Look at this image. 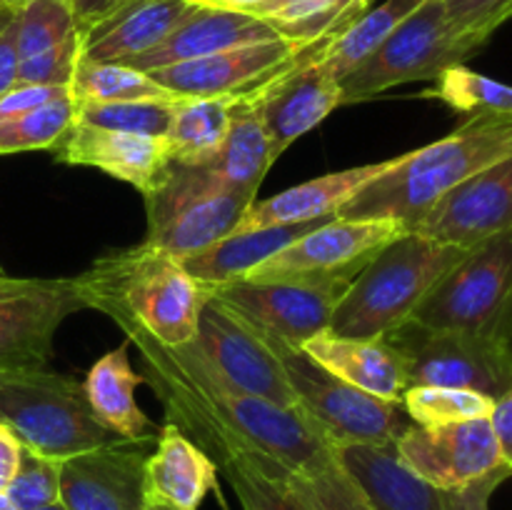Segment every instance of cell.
I'll return each instance as SVG.
<instances>
[{"label":"cell","mask_w":512,"mask_h":510,"mask_svg":"<svg viewBox=\"0 0 512 510\" xmlns=\"http://www.w3.org/2000/svg\"><path fill=\"white\" fill-rule=\"evenodd\" d=\"M143 360L145 383L178 425L215 465L235 453H255L295 473L333 448L300 408H283L233 388L195 343H158L138 328H120Z\"/></svg>","instance_id":"6da1fadb"},{"label":"cell","mask_w":512,"mask_h":510,"mask_svg":"<svg viewBox=\"0 0 512 510\" xmlns=\"http://www.w3.org/2000/svg\"><path fill=\"white\" fill-rule=\"evenodd\" d=\"M75 278L88 308L170 348L193 343L200 313L210 300L208 285L195 280L175 255L145 240L103 255Z\"/></svg>","instance_id":"7a4b0ae2"},{"label":"cell","mask_w":512,"mask_h":510,"mask_svg":"<svg viewBox=\"0 0 512 510\" xmlns=\"http://www.w3.org/2000/svg\"><path fill=\"white\" fill-rule=\"evenodd\" d=\"M510 155L512 115H470L445 138L395 155V163L358 190L338 218H390L410 230L450 190Z\"/></svg>","instance_id":"3957f363"},{"label":"cell","mask_w":512,"mask_h":510,"mask_svg":"<svg viewBox=\"0 0 512 510\" xmlns=\"http://www.w3.org/2000/svg\"><path fill=\"white\" fill-rule=\"evenodd\" d=\"M468 250L408 230L355 275L325 333L360 340L385 338L413 318L425 295Z\"/></svg>","instance_id":"277c9868"},{"label":"cell","mask_w":512,"mask_h":510,"mask_svg":"<svg viewBox=\"0 0 512 510\" xmlns=\"http://www.w3.org/2000/svg\"><path fill=\"white\" fill-rule=\"evenodd\" d=\"M0 423L53 460L120 440L93 415L83 383L48 368H0Z\"/></svg>","instance_id":"5b68a950"},{"label":"cell","mask_w":512,"mask_h":510,"mask_svg":"<svg viewBox=\"0 0 512 510\" xmlns=\"http://www.w3.org/2000/svg\"><path fill=\"white\" fill-rule=\"evenodd\" d=\"M148 238L178 260L200 253L235 233L253 205V195L230 188L210 165L170 160L153 190L143 195Z\"/></svg>","instance_id":"8992f818"},{"label":"cell","mask_w":512,"mask_h":510,"mask_svg":"<svg viewBox=\"0 0 512 510\" xmlns=\"http://www.w3.org/2000/svg\"><path fill=\"white\" fill-rule=\"evenodd\" d=\"M435 330H463L512 348V228L473 245L413 313Z\"/></svg>","instance_id":"52a82bcc"},{"label":"cell","mask_w":512,"mask_h":510,"mask_svg":"<svg viewBox=\"0 0 512 510\" xmlns=\"http://www.w3.org/2000/svg\"><path fill=\"white\" fill-rule=\"evenodd\" d=\"M263 330V328H260ZM285 365L298 408L328 435L330 443H395L405 433L410 418L403 403L383 400L315 363L300 345L263 330Z\"/></svg>","instance_id":"ba28073f"},{"label":"cell","mask_w":512,"mask_h":510,"mask_svg":"<svg viewBox=\"0 0 512 510\" xmlns=\"http://www.w3.org/2000/svg\"><path fill=\"white\" fill-rule=\"evenodd\" d=\"M475 50H480L478 45L450 28L443 0H425L340 80L343 105L375 98L415 80H438L448 68L465 65Z\"/></svg>","instance_id":"9c48e42d"},{"label":"cell","mask_w":512,"mask_h":510,"mask_svg":"<svg viewBox=\"0 0 512 510\" xmlns=\"http://www.w3.org/2000/svg\"><path fill=\"white\" fill-rule=\"evenodd\" d=\"M400 353L410 385L465 388L498 400L512 388V348L463 330H435L415 320L385 335Z\"/></svg>","instance_id":"30bf717a"},{"label":"cell","mask_w":512,"mask_h":510,"mask_svg":"<svg viewBox=\"0 0 512 510\" xmlns=\"http://www.w3.org/2000/svg\"><path fill=\"white\" fill-rule=\"evenodd\" d=\"M408 233L400 220L390 218H330L295 243L285 245L250 280H348L388 243Z\"/></svg>","instance_id":"8fae6325"},{"label":"cell","mask_w":512,"mask_h":510,"mask_svg":"<svg viewBox=\"0 0 512 510\" xmlns=\"http://www.w3.org/2000/svg\"><path fill=\"white\" fill-rule=\"evenodd\" d=\"M88 310L78 278H13L0 273V368H45L55 333Z\"/></svg>","instance_id":"7c38bea8"},{"label":"cell","mask_w":512,"mask_h":510,"mask_svg":"<svg viewBox=\"0 0 512 510\" xmlns=\"http://www.w3.org/2000/svg\"><path fill=\"white\" fill-rule=\"evenodd\" d=\"M333 38L310 43L290 68L258 85L250 93L235 95L258 113L270 140V153L278 160L295 140L323 123L343 105L340 80L330 73L323 53Z\"/></svg>","instance_id":"4fadbf2b"},{"label":"cell","mask_w":512,"mask_h":510,"mask_svg":"<svg viewBox=\"0 0 512 510\" xmlns=\"http://www.w3.org/2000/svg\"><path fill=\"white\" fill-rule=\"evenodd\" d=\"M193 343L233 388L283 408H298L283 360L263 330L213 295L200 313Z\"/></svg>","instance_id":"5bb4252c"},{"label":"cell","mask_w":512,"mask_h":510,"mask_svg":"<svg viewBox=\"0 0 512 510\" xmlns=\"http://www.w3.org/2000/svg\"><path fill=\"white\" fill-rule=\"evenodd\" d=\"M348 280H235L215 285L210 295L258 328L303 345L328 330L335 305L348 290Z\"/></svg>","instance_id":"9a60e30c"},{"label":"cell","mask_w":512,"mask_h":510,"mask_svg":"<svg viewBox=\"0 0 512 510\" xmlns=\"http://www.w3.org/2000/svg\"><path fill=\"white\" fill-rule=\"evenodd\" d=\"M393 445L400 463L438 490L465 488L503 468L490 418L435 428L410 423Z\"/></svg>","instance_id":"2e32d148"},{"label":"cell","mask_w":512,"mask_h":510,"mask_svg":"<svg viewBox=\"0 0 512 510\" xmlns=\"http://www.w3.org/2000/svg\"><path fill=\"white\" fill-rule=\"evenodd\" d=\"M308 45L285 38L265 40V43L220 50L205 58L165 65L150 70L148 75L175 98H233V95L250 93L283 73Z\"/></svg>","instance_id":"e0dca14e"},{"label":"cell","mask_w":512,"mask_h":510,"mask_svg":"<svg viewBox=\"0 0 512 510\" xmlns=\"http://www.w3.org/2000/svg\"><path fill=\"white\" fill-rule=\"evenodd\" d=\"M510 228L512 155L450 190L410 230L440 240V243L473 248Z\"/></svg>","instance_id":"ac0fdd59"},{"label":"cell","mask_w":512,"mask_h":510,"mask_svg":"<svg viewBox=\"0 0 512 510\" xmlns=\"http://www.w3.org/2000/svg\"><path fill=\"white\" fill-rule=\"evenodd\" d=\"M143 443H115L60 460V503L68 510H148Z\"/></svg>","instance_id":"d6986e66"},{"label":"cell","mask_w":512,"mask_h":510,"mask_svg":"<svg viewBox=\"0 0 512 510\" xmlns=\"http://www.w3.org/2000/svg\"><path fill=\"white\" fill-rule=\"evenodd\" d=\"M55 160L68 165H88L115 180L148 193L158 185L170 165V150L165 138L118 133V130L93 128L75 120L68 133L55 145Z\"/></svg>","instance_id":"ffe728a7"},{"label":"cell","mask_w":512,"mask_h":510,"mask_svg":"<svg viewBox=\"0 0 512 510\" xmlns=\"http://www.w3.org/2000/svg\"><path fill=\"white\" fill-rule=\"evenodd\" d=\"M278 38L280 35L275 33L273 25L265 23L263 18L240 13V10L193 5V10L175 25L173 33L163 43L123 65L150 73V70L165 68V65L185 63V60L220 53V50L265 43V40Z\"/></svg>","instance_id":"44dd1931"},{"label":"cell","mask_w":512,"mask_h":510,"mask_svg":"<svg viewBox=\"0 0 512 510\" xmlns=\"http://www.w3.org/2000/svg\"><path fill=\"white\" fill-rule=\"evenodd\" d=\"M395 158L383 163L355 165V168L338 170V173L320 175V178L300 183L295 188L283 190L265 200H253V205L245 213L238 230L268 228V225L283 223H308V220H328L338 215V210L353 198L358 190H363L370 180L383 175Z\"/></svg>","instance_id":"7402d4cb"},{"label":"cell","mask_w":512,"mask_h":510,"mask_svg":"<svg viewBox=\"0 0 512 510\" xmlns=\"http://www.w3.org/2000/svg\"><path fill=\"white\" fill-rule=\"evenodd\" d=\"M218 465L188 438L178 425L165 420L155 438V450L145 458L148 500L180 510H198L205 495L218 485Z\"/></svg>","instance_id":"603a6c76"},{"label":"cell","mask_w":512,"mask_h":510,"mask_svg":"<svg viewBox=\"0 0 512 510\" xmlns=\"http://www.w3.org/2000/svg\"><path fill=\"white\" fill-rule=\"evenodd\" d=\"M300 348L340 380L383 400L403 403V393L410 388L403 358L385 338L360 340L320 333Z\"/></svg>","instance_id":"cb8c5ba5"},{"label":"cell","mask_w":512,"mask_h":510,"mask_svg":"<svg viewBox=\"0 0 512 510\" xmlns=\"http://www.w3.org/2000/svg\"><path fill=\"white\" fill-rule=\"evenodd\" d=\"M333 453L378 510H443V493L410 473L393 443H335Z\"/></svg>","instance_id":"d4e9b609"},{"label":"cell","mask_w":512,"mask_h":510,"mask_svg":"<svg viewBox=\"0 0 512 510\" xmlns=\"http://www.w3.org/2000/svg\"><path fill=\"white\" fill-rule=\"evenodd\" d=\"M190 0H135L83 38L85 63H130L163 43L193 10Z\"/></svg>","instance_id":"484cf974"},{"label":"cell","mask_w":512,"mask_h":510,"mask_svg":"<svg viewBox=\"0 0 512 510\" xmlns=\"http://www.w3.org/2000/svg\"><path fill=\"white\" fill-rule=\"evenodd\" d=\"M128 348L130 343L125 340L123 345L95 360L85 375L83 390L93 415L110 433L128 443H150L158 438L160 428L150 423L135 398V390L145 383V375L135 373Z\"/></svg>","instance_id":"4316f807"},{"label":"cell","mask_w":512,"mask_h":510,"mask_svg":"<svg viewBox=\"0 0 512 510\" xmlns=\"http://www.w3.org/2000/svg\"><path fill=\"white\" fill-rule=\"evenodd\" d=\"M323 223L325 220H308V223H283L268 225V228L235 230V233L225 235L218 243L208 245L205 250L180 260V263L185 265V270L195 280H200L208 288L235 283V280L248 278L270 255L283 250L285 245L295 243V240L303 238L305 233H310V230Z\"/></svg>","instance_id":"83f0119b"},{"label":"cell","mask_w":512,"mask_h":510,"mask_svg":"<svg viewBox=\"0 0 512 510\" xmlns=\"http://www.w3.org/2000/svg\"><path fill=\"white\" fill-rule=\"evenodd\" d=\"M233 98H180L165 133L170 160L210 165L223 150L233 120Z\"/></svg>","instance_id":"f1b7e54d"},{"label":"cell","mask_w":512,"mask_h":510,"mask_svg":"<svg viewBox=\"0 0 512 510\" xmlns=\"http://www.w3.org/2000/svg\"><path fill=\"white\" fill-rule=\"evenodd\" d=\"M270 153V140L260 123L258 113L243 100L235 98L233 120H230L228 138L218 158L210 163V168L230 185V188L248 193L258 198V190L273 165Z\"/></svg>","instance_id":"f546056e"},{"label":"cell","mask_w":512,"mask_h":510,"mask_svg":"<svg viewBox=\"0 0 512 510\" xmlns=\"http://www.w3.org/2000/svg\"><path fill=\"white\" fill-rule=\"evenodd\" d=\"M365 10L363 0H265L250 15L273 25L280 38L308 45L340 35Z\"/></svg>","instance_id":"4dcf8cb0"},{"label":"cell","mask_w":512,"mask_h":510,"mask_svg":"<svg viewBox=\"0 0 512 510\" xmlns=\"http://www.w3.org/2000/svg\"><path fill=\"white\" fill-rule=\"evenodd\" d=\"M423 3L425 0H385V3L365 10L343 33L335 35L328 48H325L323 60L330 68V73L338 80H343L355 65L363 63Z\"/></svg>","instance_id":"1f68e13d"},{"label":"cell","mask_w":512,"mask_h":510,"mask_svg":"<svg viewBox=\"0 0 512 510\" xmlns=\"http://www.w3.org/2000/svg\"><path fill=\"white\" fill-rule=\"evenodd\" d=\"M218 470H223L243 510H310L290 485V470L263 455H228L220 460Z\"/></svg>","instance_id":"d6a6232c"},{"label":"cell","mask_w":512,"mask_h":510,"mask_svg":"<svg viewBox=\"0 0 512 510\" xmlns=\"http://www.w3.org/2000/svg\"><path fill=\"white\" fill-rule=\"evenodd\" d=\"M288 480L310 510H378L358 480L338 463L333 448L303 470L288 473Z\"/></svg>","instance_id":"836d02e7"},{"label":"cell","mask_w":512,"mask_h":510,"mask_svg":"<svg viewBox=\"0 0 512 510\" xmlns=\"http://www.w3.org/2000/svg\"><path fill=\"white\" fill-rule=\"evenodd\" d=\"M70 95L75 103H118V100H173L175 95L160 88L148 73L123 63H85L75 68Z\"/></svg>","instance_id":"e575fe53"},{"label":"cell","mask_w":512,"mask_h":510,"mask_svg":"<svg viewBox=\"0 0 512 510\" xmlns=\"http://www.w3.org/2000/svg\"><path fill=\"white\" fill-rule=\"evenodd\" d=\"M75 123V98L63 93L33 110L0 118V155L50 150Z\"/></svg>","instance_id":"d590c367"},{"label":"cell","mask_w":512,"mask_h":510,"mask_svg":"<svg viewBox=\"0 0 512 510\" xmlns=\"http://www.w3.org/2000/svg\"><path fill=\"white\" fill-rule=\"evenodd\" d=\"M495 398L465 388H438V385H410L403 393V410L413 425L463 423V420L490 418Z\"/></svg>","instance_id":"8d00e7d4"},{"label":"cell","mask_w":512,"mask_h":510,"mask_svg":"<svg viewBox=\"0 0 512 510\" xmlns=\"http://www.w3.org/2000/svg\"><path fill=\"white\" fill-rule=\"evenodd\" d=\"M173 100H118V103H93L83 100L75 103V120L93 128L118 130L130 135H148V138H165L173 120Z\"/></svg>","instance_id":"74e56055"},{"label":"cell","mask_w":512,"mask_h":510,"mask_svg":"<svg viewBox=\"0 0 512 510\" xmlns=\"http://www.w3.org/2000/svg\"><path fill=\"white\" fill-rule=\"evenodd\" d=\"M425 95L443 100L465 115H512V85L475 73L465 65L445 70Z\"/></svg>","instance_id":"f35d334b"},{"label":"cell","mask_w":512,"mask_h":510,"mask_svg":"<svg viewBox=\"0 0 512 510\" xmlns=\"http://www.w3.org/2000/svg\"><path fill=\"white\" fill-rule=\"evenodd\" d=\"M18 58H33L78 33L68 0H13Z\"/></svg>","instance_id":"ab89813d"},{"label":"cell","mask_w":512,"mask_h":510,"mask_svg":"<svg viewBox=\"0 0 512 510\" xmlns=\"http://www.w3.org/2000/svg\"><path fill=\"white\" fill-rule=\"evenodd\" d=\"M5 495L18 510H38L60 500V460L45 458L25 448L20 453L18 470L5 488Z\"/></svg>","instance_id":"60d3db41"},{"label":"cell","mask_w":512,"mask_h":510,"mask_svg":"<svg viewBox=\"0 0 512 510\" xmlns=\"http://www.w3.org/2000/svg\"><path fill=\"white\" fill-rule=\"evenodd\" d=\"M443 8L450 28L478 48L512 18V0H443Z\"/></svg>","instance_id":"b9f144b4"},{"label":"cell","mask_w":512,"mask_h":510,"mask_svg":"<svg viewBox=\"0 0 512 510\" xmlns=\"http://www.w3.org/2000/svg\"><path fill=\"white\" fill-rule=\"evenodd\" d=\"M83 53V35H73L65 43L45 50V53L33 55L18 63V83L15 85H58V88H70L75 68Z\"/></svg>","instance_id":"7bdbcfd3"},{"label":"cell","mask_w":512,"mask_h":510,"mask_svg":"<svg viewBox=\"0 0 512 510\" xmlns=\"http://www.w3.org/2000/svg\"><path fill=\"white\" fill-rule=\"evenodd\" d=\"M512 475L508 465L498 468L495 473L475 480L458 490H440L443 493V510H490V498L498 490L500 483H505Z\"/></svg>","instance_id":"ee69618b"},{"label":"cell","mask_w":512,"mask_h":510,"mask_svg":"<svg viewBox=\"0 0 512 510\" xmlns=\"http://www.w3.org/2000/svg\"><path fill=\"white\" fill-rule=\"evenodd\" d=\"M70 88H58V85H13L8 93L0 98V118L5 115H18L25 110H33L48 100L60 98Z\"/></svg>","instance_id":"f6af8a7d"},{"label":"cell","mask_w":512,"mask_h":510,"mask_svg":"<svg viewBox=\"0 0 512 510\" xmlns=\"http://www.w3.org/2000/svg\"><path fill=\"white\" fill-rule=\"evenodd\" d=\"M135 0H68L70 10L75 15V25H78V33L88 35L90 30L98 28L100 23H105L108 18H113L115 13H120L123 8L133 5Z\"/></svg>","instance_id":"bcb514c9"},{"label":"cell","mask_w":512,"mask_h":510,"mask_svg":"<svg viewBox=\"0 0 512 510\" xmlns=\"http://www.w3.org/2000/svg\"><path fill=\"white\" fill-rule=\"evenodd\" d=\"M490 425H493L495 440H498L503 465H508L512 470V388L495 400V408L490 413Z\"/></svg>","instance_id":"7dc6e473"},{"label":"cell","mask_w":512,"mask_h":510,"mask_svg":"<svg viewBox=\"0 0 512 510\" xmlns=\"http://www.w3.org/2000/svg\"><path fill=\"white\" fill-rule=\"evenodd\" d=\"M18 40H15V15L0 30V98L18 83Z\"/></svg>","instance_id":"c3c4849f"},{"label":"cell","mask_w":512,"mask_h":510,"mask_svg":"<svg viewBox=\"0 0 512 510\" xmlns=\"http://www.w3.org/2000/svg\"><path fill=\"white\" fill-rule=\"evenodd\" d=\"M20 453H23V443L18 440V435L8 425L0 423V490L3 493L18 470Z\"/></svg>","instance_id":"681fc988"},{"label":"cell","mask_w":512,"mask_h":510,"mask_svg":"<svg viewBox=\"0 0 512 510\" xmlns=\"http://www.w3.org/2000/svg\"><path fill=\"white\" fill-rule=\"evenodd\" d=\"M263 3L265 0H195V5H213V8L240 10V13H253Z\"/></svg>","instance_id":"f907efd6"},{"label":"cell","mask_w":512,"mask_h":510,"mask_svg":"<svg viewBox=\"0 0 512 510\" xmlns=\"http://www.w3.org/2000/svg\"><path fill=\"white\" fill-rule=\"evenodd\" d=\"M13 15H15V3L13 0H3V3H0V30L13 20Z\"/></svg>","instance_id":"816d5d0a"},{"label":"cell","mask_w":512,"mask_h":510,"mask_svg":"<svg viewBox=\"0 0 512 510\" xmlns=\"http://www.w3.org/2000/svg\"><path fill=\"white\" fill-rule=\"evenodd\" d=\"M0 510H18V508H15V505H13V500H10L8 495L3 493V490H0Z\"/></svg>","instance_id":"f5cc1de1"},{"label":"cell","mask_w":512,"mask_h":510,"mask_svg":"<svg viewBox=\"0 0 512 510\" xmlns=\"http://www.w3.org/2000/svg\"><path fill=\"white\" fill-rule=\"evenodd\" d=\"M148 510H180V508H173V505L168 503H158V500H148Z\"/></svg>","instance_id":"db71d44e"},{"label":"cell","mask_w":512,"mask_h":510,"mask_svg":"<svg viewBox=\"0 0 512 510\" xmlns=\"http://www.w3.org/2000/svg\"><path fill=\"white\" fill-rule=\"evenodd\" d=\"M38 510H68V508H65V505L60 503V500H58V503H53V505H45V508H38Z\"/></svg>","instance_id":"11a10c76"},{"label":"cell","mask_w":512,"mask_h":510,"mask_svg":"<svg viewBox=\"0 0 512 510\" xmlns=\"http://www.w3.org/2000/svg\"><path fill=\"white\" fill-rule=\"evenodd\" d=\"M373 3H375V0H363L365 8H373Z\"/></svg>","instance_id":"9f6ffc18"},{"label":"cell","mask_w":512,"mask_h":510,"mask_svg":"<svg viewBox=\"0 0 512 510\" xmlns=\"http://www.w3.org/2000/svg\"><path fill=\"white\" fill-rule=\"evenodd\" d=\"M0 273H5V270H3V268H0Z\"/></svg>","instance_id":"6f0895ef"},{"label":"cell","mask_w":512,"mask_h":510,"mask_svg":"<svg viewBox=\"0 0 512 510\" xmlns=\"http://www.w3.org/2000/svg\"><path fill=\"white\" fill-rule=\"evenodd\" d=\"M190 3H195V0H190Z\"/></svg>","instance_id":"680465c9"},{"label":"cell","mask_w":512,"mask_h":510,"mask_svg":"<svg viewBox=\"0 0 512 510\" xmlns=\"http://www.w3.org/2000/svg\"><path fill=\"white\" fill-rule=\"evenodd\" d=\"M0 3H3V0H0Z\"/></svg>","instance_id":"91938a15"}]
</instances>
